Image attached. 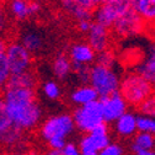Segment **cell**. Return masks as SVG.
<instances>
[{
  "mask_svg": "<svg viewBox=\"0 0 155 155\" xmlns=\"http://www.w3.org/2000/svg\"><path fill=\"white\" fill-rule=\"evenodd\" d=\"M3 100L12 126L25 130H31L42 120V108L36 101L33 89L5 87Z\"/></svg>",
  "mask_w": 155,
  "mask_h": 155,
  "instance_id": "6da1fadb",
  "label": "cell"
},
{
  "mask_svg": "<svg viewBox=\"0 0 155 155\" xmlns=\"http://www.w3.org/2000/svg\"><path fill=\"white\" fill-rule=\"evenodd\" d=\"M118 92L128 105L140 106L154 92V89L140 74L132 71L121 79Z\"/></svg>",
  "mask_w": 155,
  "mask_h": 155,
  "instance_id": "7a4b0ae2",
  "label": "cell"
},
{
  "mask_svg": "<svg viewBox=\"0 0 155 155\" xmlns=\"http://www.w3.org/2000/svg\"><path fill=\"white\" fill-rule=\"evenodd\" d=\"M121 78L113 68H106L95 64L89 71V85L97 92L99 97L118 92Z\"/></svg>",
  "mask_w": 155,
  "mask_h": 155,
  "instance_id": "3957f363",
  "label": "cell"
},
{
  "mask_svg": "<svg viewBox=\"0 0 155 155\" xmlns=\"http://www.w3.org/2000/svg\"><path fill=\"white\" fill-rule=\"evenodd\" d=\"M75 124L71 114L59 113L48 117L40 128V134L45 142L67 140L75 132Z\"/></svg>",
  "mask_w": 155,
  "mask_h": 155,
  "instance_id": "277c9868",
  "label": "cell"
},
{
  "mask_svg": "<svg viewBox=\"0 0 155 155\" xmlns=\"http://www.w3.org/2000/svg\"><path fill=\"white\" fill-rule=\"evenodd\" d=\"M75 128L83 133H89L96 127L104 123L102 111L100 101H94L85 106H80L75 108L71 114Z\"/></svg>",
  "mask_w": 155,
  "mask_h": 155,
  "instance_id": "5b68a950",
  "label": "cell"
},
{
  "mask_svg": "<svg viewBox=\"0 0 155 155\" xmlns=\"http://www.w3.org/2000/svg\"><path fill=\"white\" fill-rule=\"evenodd\" d=\"M130 8L132 4L129 0H106L102 5L94 10L95 12L92 15L95 17V22L110 28Z\"/></svg>",
  "mask_w": 155,
  "mask_h": 155,
  "instance_id": "8992f818",
  "label": "cell"
},
{
  "mask_svg": "<svg viewBox=\"0 0 155 155\" xmlns=\"http://www.w3.org/2000/svg\"><path fill=\"white\" fill-rule=\"evenodd\" d=\"M4 58L9 65L11 75L21 74L31 70L32 55L22 47L20 42H11L6 45Z\"/></svg>",
  "mask_w": 155,
  "mask_h": 155,
  "instance_id": "52a82bcc",
  "label": "cell"
},
{
  "mask_svg": "<svg viewBox=\"0 0 155 155\" xmlns=\"http://www.w3.org/2000/svg\"><path fill=\"white\" fill-rule=\"evenodd\" d=\"M111 143V137L108 133V128L106 123L100 124L89 133H85L80 142L79 149L81 153H96L106 148Z\"/></svg>",
  "mask_w": 155,
  "mask_h": 155,
  "instance_id": "ba28073f",
  "label": "cell"
},
{
  "mask_svg": "<svg viewBox=\"0 0 155 155\" xmlns=\"http://www.w3.org/2000/svg\"><path fill=\"white\" fill-rule=\"evenodd\" d=\"M145 24L140 18V16L130 8L124 15H122L112 26L113 32L120 37H134L138 36L144 31Z\"/></svg>",
  "mask_w": 155,
  "mask_h": 155,
  "instance_id": "9c48e42d",
  "label": "cell"
},
{
  "mask_svg": "<svg viewBox=\"0 0 155 155\" xmlns=\"http://www.w3.org/2000/svg\"><path fill=\"white\" fill-rule=\"evenodd\" d=\"M102 111L104 123H113L117 121L123 113L128 110V104L121 96L120 92H114L112 95L105 96L99 99Z\"/></svg>",
  "mask_w": 155,
  "mask_h": 155,
  "instance_id": "30bf717a",
  "label": "cell"
},
{
  "mask_svg": "<svg viewBox=\"0 0 155 155\" xmlns=\"http://www.w3.org/2000/svg\"><path fill=\"white\" fill-rule=\"evenodd\" d=\"M87 45L92 48L95 53H100L108 49L110 46V31L105 26L92 22L90 30L87 31Z\"/></svg>",
  "mask_w": 155,
  "mask_h": 155,
  "instance_id": "8fae6325",
  "label": "cell"
},
{
  "mask_svg": "<svg viewBox=\"0 0 155 155\" xmlns=\"http://www.w3.org/2000/svg\"><path fill=\"white\" fill-rule=\"evenodd\" d=\"M68 57H69L71 64L89 67V64H91L95 61L96 53L92 51V48L87 43L79 42V43H74L70 47Z\"/></svg>",
  "mask_w": 155,
  "mask_h": 155,
  "instance_id": "7c38bea8",
  "label": "cell"
},
{
  "mask_svg": "<svg viewBox=\"0 0 155 155\" xmlns=\"http://www.w3.org/2000/svg\"><path fill=\"white\" fill-rule=\"evenodd\" d=\"M20 43L32 55L35 53H40L45 48L46 41L40 31L35 28H27L20 36Z\"/></svg>",
  "mask_w": 155,
  "mask_h": 155,
  "instance_id": "4fadbf2b",
  "label": "cell"
},
{
  "mask_svg": "<svg viewBox=\"0 0 155 155\" xmlns=\"http://www.w3.org/2000/svg\"><path fill=\"white\" fill-rule=\"evenodd\" d=\"M113 129L122 138H130L137 133V114L127 111L113 122Z\"/></svg>",
  "mask_w": 155,
  "mask_h": 155,
  "instance_id": "5bb4252c",
  "label": "cell"
},
{
  "mask_svg": "<svg viewBox=\"0 0 155 155\" xmlns=\"http://www.w3.org/2000/svg\"><path fill=\"white\" fill-rule=\"evenodd\" d=\"M137 73L155 89V45H150L147 49L145 58L137 68Z\"/></svg>",
  "mask_w": 155,
  "mask_h": 155,
  "instance_id": "9a60e30c",
  "label": "cell"
},
{
  "mask_svg": "<svg viewBox=\"0 0 155 155\" xmlns=\"http://www.w3.org/2000/svg\"><path fill=\"white\" fill-rule=\"evenodd\" d=\"M25 140V132L15 126H10L8 129L0 133V145L5 148H16L22 145Z\"/></svg>",
  "mask_w": 155,
  "mask_h": 155,
  "instance_id": "2e32d148",
  "label": "cell"
},
{
  "mask_svg": "<svg viewBox=\"0 0 155 155\" xmlns=\"http://www.w3.org/2000/svg\"><path fill=\"white\" fill-rule=\"evenodd\" d=\"M100 97L97 92H96L90 85H81L79 87H76L71 95H70V100L73 104L78 105V107L85 106L87 104H91L94 101H97Z\"/></svg>",
  "mask_w": 155,
  "mask_h": 155,
  "instance_id": "e0dca14e",
  "label": "cell"
},
{
  "mask_svg": "<svg viewBox=\"0 0 155 155\" xmlns=\"http://www.w3.org/2000/svg\"><path fill=\"white\" fill-rule=\"evenodd\" d=\"M132 8L144 24H155V0H137Z\"/></svg>",
  "mask_w": 155,
  "mask_h": 155,
  "instance_id": "ac0fdd59",
  "label": "cell"
},
{
  "mask_svg": "<svg viewBox=\"0 0 155 155\" xmlns=\"http://www.w3.org/2000/svg\"><path fill=\"white\" fill-rule=\"evenodd\" d=\"M37 84V78L33 71L28 70L21 74L11 75L5 87H22V89H33ZM4 87V89H5Z\"/></svg>",
  "mask_w": 155,
  "mask_h": 155,
  "instance_id": "d6986e66",
  "label": "cell"
},
{
  "mask_svg": "<svg viewBox=\"0 0 155 155\" xmlns=\"http://www.w3.org/2000/svg\"><path fill=\"white\" fill-rule=\"evenodd\" d=\"M52 70H53L54 76L58 78L59 80L67 79L70 75V73L73 71V65H71L69 57L64 53L58 54L52 63Z\"/></svg>",
  "mask_w": 155,
  "mask_h": 155,
  "instance_id": "ffe728a7",
  "label": "cell"
},
{
  "mask_svg": "<svg viewBox=\"0 0 155 155\" xmlns=\"http://www.w3.org/2000/svg\"><path fill=\"white\" fill-rule=\"evenodd\" d=\"M59 3L62 5V8L68 14H70L78 22L79 21H91L92 11L83 9L81 6L78 5L75 0H59Z\"/></svg>",
  "mask_w": 155,
  "mask_h": 155,
  "instance_id": "44dd1931",
  "label": "cell"
},
{
  "mask_svg": "<svg viewBox=\"0 0 155 155\" xmlns=\"http://www.w3.org/2000/svg\"><path fill=\"white\" fill-rule=\"evenodd\" d=\"M155 148V137L148 134L137 132L133 135V139L130 142V150L132 153L137 154L144 150H153Z\"/></svg>",
  "mask_w": 155,
  "mask_h": 155,
  "instance_id": "7402d4cb",
  "label": "cell"
},
{
  "mask_svg": "<svg viewBox=\"0 0 155 155\" xmlns=\"http://www.w3.org/2000/svg\"><path fill=\"white\" fill-rule=\"evenodd\" d=\"M28 4L30 0H10L9 10L10 14L16 18V20H26L28 15Z\"/></svg>",
  "mask_w": 155,
  "mask_h": 155,
  "instance_id": "603a6c76",
  "label": "cell"
},
{
  "mask_svg": "<svg viewBox=\"0 0 155 155\" xmlns=\"http://www.w3.org/2000/svg\"><path fill=\"white\" fill-rule=\"evenodd\" d=\"M137 130L142 133H148L155 137V118L144 114L137 116Z\"/></svg>",
  "mask_w": 155,
  "mask_h": 155,
  "instance_id": "cb8c5ba5",
  "label": "cell"
},
{
  "mask_svg": "<svg viewBox=\"0 0 155 155\" xmlns=\"http://www.w3.org/2000/svg\"><path fill=\"white\" fill-rule=\"evenodd\" d=\"M42 91H43V95L46 96L47 99L52 100V101H55L61 97V94H62V90H61V86L58 83L53 81V80H49V81H46L42 86Z\"/></svg>",
  "mask_w": 155,
  "mask_h": 155,
  "instance_id": "d4e9b609",
  "label": "cell"
},
{
  "mask_svg": "<svg viewBox=\"0 0 155 155\" xmlns=\"http://www.w3.org/2000/svg\"><path fill=\"white\" fill-rule=\"evenodd\" d=\"M95 59H96V64L106 67V68H113L116 58H114L113 53L107 49V51H104V52L97 53V55L95 57Z\"/></svg>",
  "mask_w": 155,
  "mask_h": 155,
  "instance_id": "484cf974",
  "label": "cell"
},
{
  "mask_svg": "<svg viewBox=\"0 0 155 155\" xmlns=\"http://www.w3.org/2000/svg\"><path fill=\"white\" fill-rule=\"evenodd\" d=\"M142 114L149 116L151 118H155V92H153L149 97L139 106Z\"/></svg>",
  "mask_w": 155,
  "mask_h": 155,
  "instance_id": "4316f807",
  "label": "cell"
},
{
  "mask_svg": "<svg viewBox=\"0 0 155 155\" xmlns=\"http://www.w3.org/2000/svg\"><path fill=\"white\" fill-rule=\"evenodd\" d=\"M10 76H11V73H10L9 65L3 55V57H0V89H4L6 86Z\"/></svg>",
  "mask_w": 155,
  "mask_h": 155,
  "instance_id": "83f0119b",
  "label": "cell"
},
{
  "mask_svg": "<svg viewBox=\"0 0 155 155\" xmlns=\"http://www.w3.org/2000/svg\"><path fill=\"white\" fill-rule=\"evenodd\" d=\"M10 126H11V122H10V118L6 112L4 100H3V97H0V133L8 129Z\"/></svg>",
  "mask_w": 155,
  "mask_h": 155,
  "instance_id": "f1b7e54d",
  "label": "cell"
},
{
  "mask_svg": "<svg viewBox=\"0 0 155 155\" xmlns=\"http://www.w3.org/2000/svg\"><path fill=\"white\" fill-rule=\"evenodd\" d=\"M97 155H124V149L118 143H110L106 148L100 150Z\"/></svg>",
  "mask_w": 155,
  "mask_h": 155,
  "instance_id": "f546056e",
  "label": "cell"
},
{
  "mask_svg": "<svg viewBox=\"0 0 155 155\" xmlns=\"http://www.w3.org/2000/svg\"><path fill=\"white\" fill-rule=\"evenodd\" d=\"M61 151L63 155H81L79 145L75 144V143H71V142H67L64 148Z\"/></svg>",
  "mask_w": 155,
  "mask_h": 155,
  "instance_id": "4dcf8cb0",
  "label": "cell"
},
{
  "mask_svg": "<svg viewBox=\"0 0 155 155\" xmlns=\"http://www.w3.org/2000/svg\"><path fill=\"white\" fill-rule=\"evenodd\" d=\"M40 11H41V4L38 3L37 0H30V4H28V15H30V17L37 15Z\"/></svg>",
  "mask_w": 155,
  "mask_h": 155,
  "instance_id": "1f68e13d",
  "label": "cell"
},
{
  "mask_svg": "<svg viewBox=\"0 0 155 155\" xmlns=\"http://www.w3.org/2000/svg\"><path fill=\"white\" fill-rule=\"evenodd\" d=\"M91 24H92L91 21H79L78 22V30H79L81 33H87Z\"/></svg>",
  "mask_w": 155,
  "mask_h": 155,
  "instance_id": "d6a6232c",
  "label": "cell"
},
{
  "mask_svg": "<svg viewBox=\"0 0 155 155\" xmlns=\"http://www.w3.org/2000/svg\"><path fill=\"white\" fill-rule=\"evenodd\" d=\"M6 42H5V40L4 38L0 36V57H3L4 55V52H5V49H6Z\"/></svg>",
  "mask_w": 155,
  "mask_h": 155,
  "instance_id": "836d02e7",
  "label": "cell"
},
{
  "mask_svg": "<svg viewBox=\"0 0 155 155\" xmlns=\"http://www.w3.org/2000/svg\"><path fill=\"white\" fill-rule=\"evenodd\" d=\"M135 155H155V150H144V151H139Z\"/></svg>",
  "mask_w": 155,
  "mask_h": 155,
  "instance_id": "e575fe53",
  "label": "cell"
},
{
  "mask_svg": "<svg viewBox=\"0 0 155 155\" xmlns=\"http://www.w3.org/2000/svg\"><path fill=\"white\" fill-rule=\"evenodd\" d=\"M45 155H63V154H62V151H61V150H54V149H51V150H48Z\"/></svg>",
  "mask_w": 155,
  "mask_h": 155,
  "instance_id": "d590c367",
  "label": "cell"
},
{
  "mask_svg": "<svg viewBox=\"0 0 155 155\" xmlns=\"http://www.w3.org/2000/svg\"><path fill=\"white\" fill-rule=\"evenodd\" d=\"M8 155H35L32 153H12V154H8Z\"/></svg>",
  "mask_w": 155,
  "mask_h": 155,
  "instance_id": "8d00e7d4",
  "label": "cell"
},
{
  "mask_svg": "<svg viewBox=\"0 0 155 155\" xmlns=\"http://www.w3.org/2000/svg\"><path fill=\"white\" fill-rule=\"evenodd\" d=\"M81 155H97L96 153H81Z\"/></svg>",
  "mask_w": 155,
  "mask_h": 155,
  "instance_id": "74e56055",
  "label": "cell"
},
{
  "mask_svg": "<svg viewBox=\"0 0 155 155\" xmlns=\"http://www.w3.org/2000/svg\"><path fill=\"white\" fill-rule=\"evenodd\" d=\"M0 16H3V10H2V4H0Z\"/></svg>",
  "mask_w": 155,
  "mask_h": 155,
  "instance_id": "f35d334b",
  "label": "cell"
},
{
  "mask_svg": "<svg viewBox=\"0 0 155 155\" xmlns=\"http://www.w3.org/2000/svg\"><path fill=\"white\" fill-rule=\"evenodd\" d=\"M129 2H130V4H134L135 2H137V0H129Z\"/></svg>",
  "mask_w": 155,
  "mask_h": 155,
  "instance_id": "ab89813d",
  "label": "cell"
},
{
  "mask_svg": "<svg viewBox=\"0 0 155 155\" xmlns=\"http://www.w3.org/2000/svg\"><path fill=\"white\" fill-rule=\"evenodd\" d=\"M0 155H2V154H0Z\"/></svg>",
  "mask_w": 155,
  "mask_h": 155,
  "instance_id": "60d3db41",
  "label": "cell"
}]
</instances>
